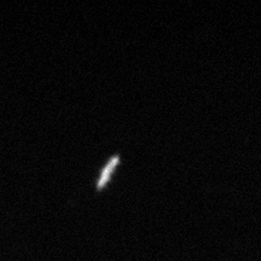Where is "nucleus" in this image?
Segmentation results:
<instances>
[{"instance_id": "1", "label": "nucleus", "mask_w": 261, "mask_h": 261, "mask_svg": "<svg viewBox=\"0 0 261 261\" xmlns=\"http://www.w3.org/2000/svg\"><path fill=\"white\" fill-rule=\"evenodd\" d=\"M117 162H119V155L114 156V158L107 163L106 167L103 168L102 173H100L99 179L97 180V188H102L103 185L107 184V181L109 180L110 175H112V173L114 171V168H115V166L117 165Z\"/></svg>"}]
</instances>
